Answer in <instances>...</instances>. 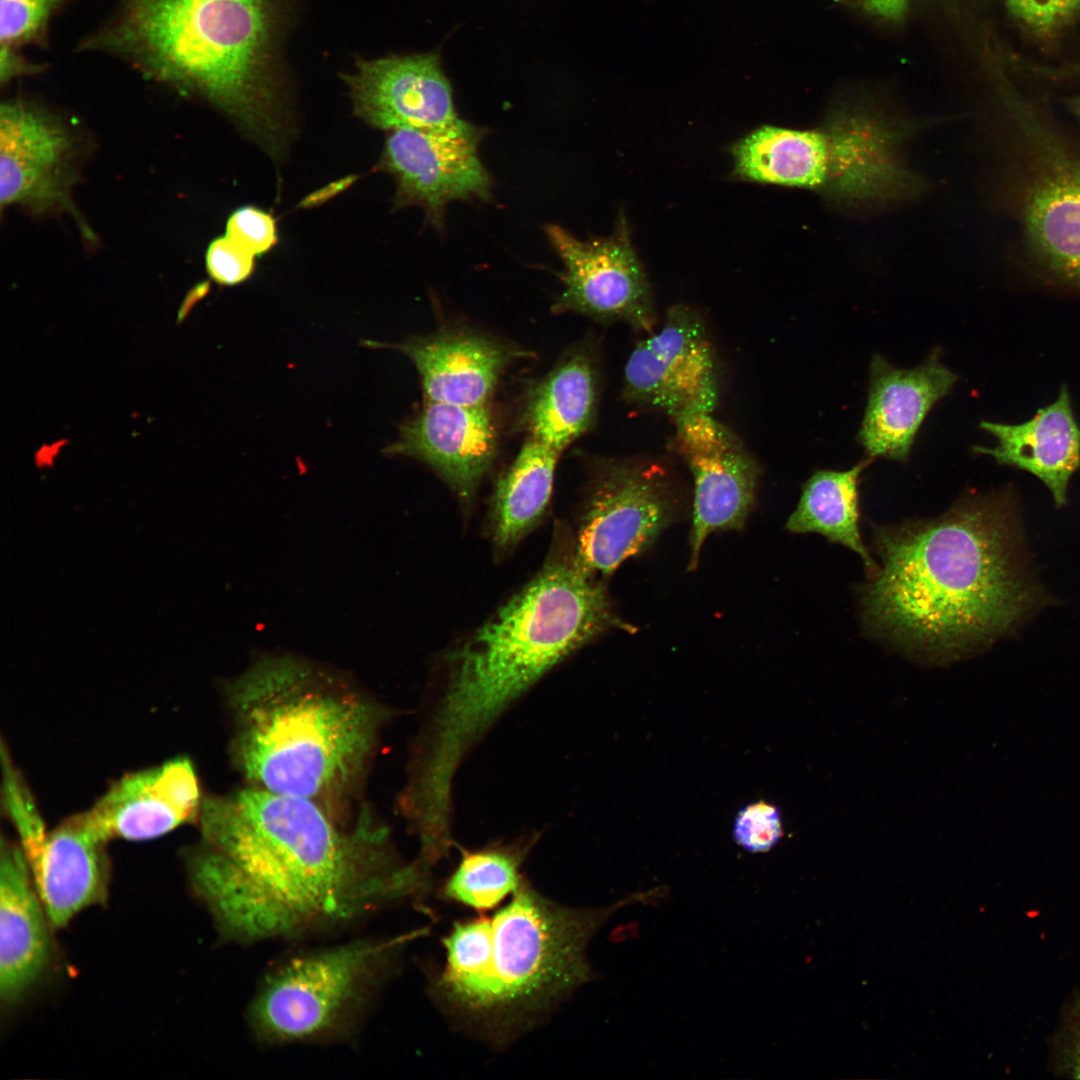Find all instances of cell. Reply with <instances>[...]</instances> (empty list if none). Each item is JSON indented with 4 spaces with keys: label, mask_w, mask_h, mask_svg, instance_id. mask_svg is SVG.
I'll use <instances>...</instances> for the list:
<instances>
[{
    "label": "cell",
    "mask_w": 1080,
    "mask_h": 1080,
    "mask_svg": "<svg viewBox=\"0 0 1080 1080\" xmlns=\"http://www.w3.org/2000/svg\"><path fill=\"white\" fill-rule=\"evenodd\" d=\"M623 396L673 420L713 413L719 396L717 358L695 309L672 306L662 327L634 347L624 369Z\"/></svg>",
    "instance_id": "12"
},
{
    "label": "cell",
    "mask_w": 1080,
    "mask_h": 1080,
    "mask_svg": "<svg viewBox=\"0 0 1080 1080\" xmlns=\"http://www.w3.org/2000/svg\"><path fill=\"white\" fill-rule=\"evenodd\" d=\"M913 127L866 105H839L814 128L799 129V188L835 203L881 206L919 193L903 158Z\"/></svg>",
    "instance_id": "9"
},
{
    "label": "cell",
    "mask_w": 1080,
    "mask_h": 1080,
    "mask_svg": "<svg viewBox=\"0 0 1080 1080\" xmlns=\"http://www.w3.org/2000/svg\"><path fill=\"white\" fill-rule=\"evenodd\" d=\"M482 136L470 123L446 130H389L381 167L395 179L396 205L422 208L430 223L442 229L450 203L489 200L492 179L479 154Z\"/></svg>",
    "instance_id": "14"
},
{
    "label": "cell",
    "mask_w": 1080,
    "mask_h": 1080,
    "mask_svg": "<svg viewBox=\"0 0 1080 1080\" xmlns=\"http://www.w3.org/2000/svg\"><path fill=\"white\" fill-rule=\"evenodd\" d=\"M230 752L245 785L309 800L351 822L387 706L351 680L293 658L257 662L226 688Z\"/></svg>",
    "instance_id": "3"
},
{
    "label": "cell",
    "mask_w": 1080,
    "mask_h": 1080,
    "mask_svg": "<svg viewBox=\"0 0 1080 1080\" xmlns=\"http://www.w3.org/2000/svg\"><path fill=\"white\" fill-rule=\"evenodd\" d=\"M1049 1067L1056 1076L1080 1079V990L1064 1001L1049 1041Z\"/></svg>",
    "instance_id": "31"
},
{
    "label": "cell",
    "mask_w": 1080,
    "mask_h": 1080,
    "mask_svg": "<svg viewBox=\"0 0 1080 1080\" xmlns=\"http://www.w3.org/2000/svg\"><path fill=\"white\" fill-rule=\"evenodd\" d=\"M674 421L672 446L687 464L694 483L693 569L709 534L744 527L755 504L760 469L743 443L712 412L691 413Z\"/></svg>",
    "instance_id": "15"
},
{
    "label": "cell",
    "mask_w": 1080,
    "mask_h": 1080,
    "mask_svg": "<svg viewBox=\"0 0 1080 1080\" xmlns=\"http://www.w3.org/2000/svg\"><path fill=\"white\" fill-rule=\"evenodd\" d=\"M203 799L191 761L176 758L122 777L85 814L108 841L148 840L198 819Z\"/></svg>",
    "instance_id": "18"
},
{
    "label": "cell",
    "mask_w": 1080,
    "mask_h": 1080,
    "mask_svg": "<svg viewBox=\"0 0 1080 1080\" xmlns=\"http://www.w3.org/2000/svg\"><path fill=\"white\" fill-rule=\"evenodd\" d=\"M868 13L889 22H901L908 9L909 0H848Z\"/></svg>",
    "instance_id": "35"
},
{
    "label": "cell",
    "mask_w": 1080,
    "mask_h": 1080,
    "mask_svg": "<svg viewBox=\"0 0 1080 1080\" xmlns=\"http://www.w3.org/2000/svg\"><path fill=\"white\" fill-rule=\"evenodd\" d=\"M560 452L529 438L498 480L492 499L491 531L501 549L515 545L543 517Z\"/></svg>",
    "instance_id": "26"
},
{
    "label": "cell",
    "mask_w": 1080,
    "mask_h": 1080,
    "mask_svg": "<svg viewBox=\"0 0 1080 1080\" xmlns=\"http://www.w3.org/2000/svg\"><path fill=\"white\" fill-rule=\"evenodd\" d=\"M980 427L997 440V445L977 446L976 452L991 456L1000 465L1033 474L1050 490L1057 507L1066 504L1069 481L1080 469V427L1066 385L1054 402L1023 423L982 421Z\"/></svg>",
    "instance_id": "23"
},
{
    "label": "cell",
    "mask_w": 1080,
    "mask_h": 1080,
    "mask_svg": "<svg viewBox=\"0 0 1080 1080\" xmlns=\"http://www.w3.org/2000/svg\"><path fill=\"white\" fill-rule=\"evenodd\" d=\"M290 0H118L80 52L214 106L267 147L286 115Z\"/></svg>",
    "instance_id": "4"
},
{
    "label": "cell",
    "mask_w": 1080,
    "mask_h": 1080,
    "mask_svg": "<svg viewBox=\"0 0 1080 1080\" xmlns=\"http://www.w3.org/2000/svg\"><path fill=\"white\" fill-rule=\"evenodd\" d=\"M2 778L5 808L18 833L21 848L27 849L39 843L48 831L45 829L29 788L4 750H2Z\"/></svg>",
    "instance_id": "29"
},
{
    "label": "cell",
    "mask_w": 1080,
    "mask_h": 1080,
    "mask_svg": "<svg viewBox=\"0 0 1080 1080\" xmlns=\"http://www.w3.org/2000/svg\"><path fill=\"white\" fill-rule=\"evenodd\" d=\"M1010 494L966 497L932 520L874 528L882 565L861 592L873 634L952 660L1012 631L1039 604Z\"/></svg>",
    "instance_id": "2"
},
{
    "label": "cell",
    "mask_w": 1080,
    "mask_h": 1080,
    "mask_svg": "<svg viewBox=\"0 0 1080 1080\" xmlns=\"http://www.w3.org/2000/svg\"><path fill=\"white\" fill-rule=\"evenodd\" d=\"M192 887L222 935L240 943L351 924L426 887L365 805L341 822L319 805L245 785L203 799Z\"/></svg>",
    "instance_id": "1"
},
{
    "label": "cell",
    "mask_w": 1080,
    "mask_h": 1080,
    "mask_svg": "<svg viewBox=\"0 0 1080 1080\" xmlns=\"http://www.w3.org/2000/svg\"><path fill=\"white\" fill-rule=\"evenodd\" d=\"M73 0H0V83L42 73L45 63L27 57L30 47H47L53 18Z\"/></svg>",
    "instance_id": "28"
},
{
    "label": "cell",
    "mask_w": 1080,
    "mask_h": 1080,
    "mask_svg": "<svg viewBox=\"0 0 1080 1080\" xmlns=\"http://www.w3.org/2000/svg\"><path fill=\"white\" fill-rule=\"evenodd\" d=\"M958 377L933 351L921 365L900 369L876 354L870 365L868 401L858 441L867 455L904 462L931 408Z\"/></svg>",
    "instance_id": "19"
},
{
    "label": "cell",
    "mask_w": 1080,
    "mask_h": 1080,
    "mask_svg": "<svg viewBox=\"0 0 1080 1080\" xmlns=\"http://www.w3.org/2000/svg\"><path fill=\"white\" fill-rule=\"evenodd\" d=\"M80 142L69 124L33 100L9 98L0 106L1 208L34 214H68L82 236L94 231L72 197L79 178Z\"/></svg>",
    "instance_id": "11"
},
{
    "label": "cell",
    "mask_w": 1080,
    "mask_h": 1080,
    "mask_svg": "<svg viewBox=\"0 0 1080 1080\" xmlns=\"http://www.w3.org/2000/svg\"><path fill=\"white\" fill-rule=\"evenodd\" d=\"M1065 103L1069 110L1080 119V96L1067 98Z\"/></svg>",
    "instance_id": "36"
},
{
    "label": "cell",
    "mask_w": 1080,
    "mask_h": 1080,
    "mask_svg": "<svg viewBox=\"0 0 1080 1080\" xmlns=\"http://www.w3.org/2000/svg\"><path fill=\"white\" fill-rule=\"evenodd\" d=\"M496 449L497 433L487 406L426 401L385 452L424 462L469 503Z\"/></svg>",
    "instance_id": "17"
},
{
    "label": "cell",
    "mask_w": 1080,
    "mask_h": 1080,
    "mask_svg": "<svg viewBox=\"0 0 1080 1080\" xmlns=\"http://www.w3.org/2000/svg\"><path fill=\"white\" fill-rule=\"evenodd\" d=\"M597 378L583 352L562 360L531 392L524 420L530 437L562 452L591 426Z\"/></svg>",
    "instance_id": "24"
},
{
    "label": "cell",
    "mask_w": 1080,
    "mask_h": 1080,
    "mask_svg": "<svg viewBox=\"0 0 1080 1080\" xmlns=\"http://www.w3.org/2000/svg\"><path fill=\"white\" fill-rule=\"evenodd\" d=\"M49 922L20 845L2 839L0 854V996L19 1001L43 975Z\"/></svg>",
    "instance_id": "21"
},
{
    "label": "cell",
    "mask_w": 1080,
    "mask_h": 1080,
    "mask_svg": "<svg viewBox=\"0 0 1080 1080\" xmlns=\"http://www.w3.org/2000/svg\"><path fill=\"white\" fill-rule=\"evenodd\" d=\"M732 833L735 842L744 850L767 852L783 835L780 811L767 801L749 803L736 815Z\"/></svg>",
    "instance_id": "32"
},
{
    "label": "cell",
    "mask_w": 1080,
    "mask_h": 1080,
    "mask_svg": "<svg viewBox=\"0 0 1080 1080\" xmlns=\"http://www.w3.org/2000/svg\"><path fill=\"white\" fill-rule=\"evenodd\" d=\"M255 256L239 247L226 236L213 240L206 251V268L210 277L221 285H236L254 271Z\"/></svg>",
    "instance_id": "34"
},
{
    "label": "cell",
    "mask_w": 1080,
    "mask_h": 1080,
    "mask_svg": "<svg viewBox=\"0 0 1080 1080\" xmlns=\"http://www.w3.org/2000/svg\"><path fill=\"white\" fill-rule=\"evenodd\" d=\"M421 932L361 938L295 955L273 968L251 1001L248 1020L270 1044L350 1033L389 976L399 952Z\"/></svg>",
    "instance_id": "7"
},
{
    "label": "cell",
    "mask_w": 1080,
    "mask_h": 1080,
    "mask_svg": "<svg viewBox=\"0 0 1080 1080\" xmlns=\"http://www.w3.org/2000/svg\"><path fill=\"white\" fill-rule=\"evenodd\" d=\"M107 842L83 812L48 831L34 847L22 849L52 926L63 927L79 911L103 901L108 882Z\"/></svg>",
    "instance_id": "20"
},
{
    "label": "cell",
    "mask_w": 1080,
    "mask_h": 1080,
    "mask_svg": "<svg viewBox=\"0 0 1080 1080\" xmlns=\"http://www.w3.org/2000/svg\"><path fill=\"white\" fill-rule=\"evenodd\" d=\"M1010 191L1033 261L1080 290V152L1024 96L1002 87Z\"/></svg>",
    "instance_id": "8"
},
{
    "label": "cell",
    "mask_w": 1080,
    "mask_h": 1080,
    "mask_svg": "<svg viewBox=\"0 0 1080 1080\" xmlns=\"http://www.w3.org/2000/svg\"><path fill=\"white\" fill-rule=\"evenodd\" d=\"M525 854L522 848L512 846L463 850L443 887L444 896L477 911L492 909L524 882L520 867Z\"/></svg>",
    "instance_id": "27"
},
{
    "label": "cell",
    "mask_w": 1080,
    "mask_h": 1080,
    "mask_svg": "<svg viewBox=\"0 0 1080 1080\" xmlns=\"http://www.w3.org/2000/svg\"><path fill=\"white\" fill-rule=\"evenodd\" d=\"M678 504L661 465L642 459L600 463L575 542L580 566L593 575L611 574L655 541L675 519Z\"/></svg>",
    "instance_id": "10"
},
{
    "label": "cell",
    "mask_w": 1080,
    "mask_h": 1080,
    "mask_svg": "<svg viewBox=\"0 0 1080 1080\" xmlns=\"http://www.w3.org/2000/svg\"><path fill=\"white\" fill-rule=\"evenodd\" d=\"M544 229L564 266V288L553 304L554 312L651 330L656 320L651 288L623 217L608 237L580 240L557 224Z\"/></svg>",
    "instance_id": "13"
},
{
    "label": "cell",
    "mask_w": 1080,
    "mask_h": 1080,
    "mask_svg": "<svg viewBox=\"0 0 1080 1080\" xmlns=\"http://www.w3.org/2000/svg\"><path fill=\"white\" fill-rule=\"evenodd\" d=\"M611 627H624L605 587L585 571L575 542L557 536L543 567L447 655L449 680L416 753L423 779L451 788L474 742L538 679Z\"/></svg>",
    "instance_id": "5"
},
{
    "label": "cell",
    "mask_w": 1080,
    "mask_h": 1080,
    "mask_svg": "<svg viewBox=\"0 0 1080 1080\" xmlns=\"http://www.w3.org/2000/svg\"><path fill=\"white\" fill-rule=\"evenodd\" d=\"M871 461L869 457L848 470L813 473L786 523L790 532L818 533L851 549L862 558L869 578L877 573L878 566L861 539L858 485L861 472Z\"/></svg>",
    "instance_id": "25"
},
{
    "label": "cell",
    "mask_w": 1080,
    "mask_h": 1080,
    "mask_svg": "<svg viewBox=\"0 0 1080 1080\" xmlns=\"http://www.w3.org/2000/svg\"><path fill=\"white\" fill-rule=\"evenodd\" d=\"M1009 14L1026 32L1052 40L1080 18V0H1005Z\"/></svg>",
    "instance_id": "30"
},
{
    "label": "cell",
    "mask_w": 1080,
    "mask_h": 1080,
    "mask_svg": "<svg viewBox=\"0 0 1080 1080\" xmlns=\"http://www.w3.org/2000/svg\"><path fill=\"white\" fill-rule=\"evenodd\" d=\"M795 135H796V144H797V150H798V167H797L795 187L798 188L799 171H800V150H799V142H798V129H795Z\"/></svg>",
    "instance_id": "37"
},
{
    "label": "cell",
    "mask_w": 1080,
    "mask_h": 1080,
    "mask_svg": "<svg viewBox=\"0 0 1080 1080\" xmlns=\"http://www.w3.org/2000/svg\"><path fill=\"white\" fill-rule=\"evenodd\" d=\"M225 236L254 256L266 253L278 240L273 216L252 206L238 208L230 215Z\"/></svg>",
    "instance_id": "33"
},
{
    "label": "cell",
    "mask_w": 1080,
    "mask_h": 1080,
    "mask_svg": "<svg viewBox=\"0 0 1080 1080\" xmlns=\"http://www.w3.org/2000/svg\"><path fill=\"white\" fill-rule=\"evenodd\" d=\"M343 79L355 114L376 128L446 130L469 123L457 113L438 51L358 59Z\"/></svg>",
    "instance_id": "16"
},
{
    "label": "cell",
    "mask_w": 1080,
    "mask_h": 1080,
    "mask_svg": "<svg viewBox=\"0 0 1080 1080\" xmlns=\"http://www.w3.org/2000/svg\"><path fill=\"white\" fill-rule=\"evenodd\" d=\"M625 902L568 908L523 882L493 915L454 923L434 994L486 1033L505 1036L590 979L586 947Z\"/></svg>",
    "instance_id": "6"
},
{
    "label": "cell",
    "mask_w": 1080,
    "mask_h": 1080,
    "mask_svg": "<svg viewBox=\"0 0 1080 1080\" xmlns=\"http://www.w3.org/2000/svg\"><path fill=\"white\" fill-rule=\"evenodd\" d=\"M415 365L426 401L487 406L513 351L466 331H443L395 346Z\"/></svg>",
    "instance_id": "22"
}]
</instances>
